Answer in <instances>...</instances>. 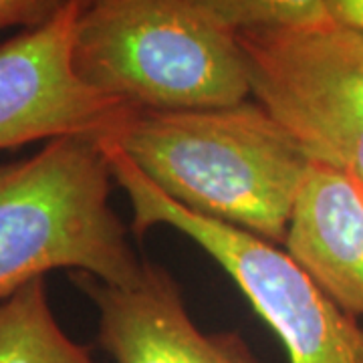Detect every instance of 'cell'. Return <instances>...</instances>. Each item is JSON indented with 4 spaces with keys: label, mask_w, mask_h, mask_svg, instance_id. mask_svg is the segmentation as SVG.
<instances>
[{
    "label": "cell",
    "mask_w": 363,
    "mask_h": 363,
    "mask_svg": "<svg viewBox=\"0 0 363 363\" xmlns=\"http://www.w3.org/2000/svg\"><path fill=\"white\" fill-rule=\"evenodd\" d=\"M101 138L186 210L285 245L309 160L252 97L210 109L131 107Z\"/></svg>",
    "instance_id": "1"
},
{
    "label": "cell",
    "mask_w": 363,
    "mask_h": 363,
    "mask_svg": "<svg viewBox=\"0 0 363 363\" xmlns=\"http://www.w3.org/2000/svg\"><path fill=\"white\" fill-rule=\"evenodd\" d=\"M111 169L95 135H67L0 164V303L55 269L125 286L143 260L109 204Z\"/></svg>",
    "instance_id": "2"
},
{
    "label": "cell",
    "mask_w": 363,
    "mask_h": 363,
    "mask_svg": "<svg viewBox=\"0 0 363 363\" xmlns=\"http://www.w3.org/2000/svg\"><path fill=\"white\" fill-rule=\"evenodd\" d=\"M73 67L91 89L138 109H210L250 99L238 35L186 0H109L83 11Z\"/></svg>",
    "instance_id": "3"
},
{
    "label": "cell",
    "mask_w": 363,
    "mask_h": 363,
    "mask_svg": "<svg viewBox=\"0 0 363 363\" xmlns=\"http://www.w3.org/2000/svg\"><path fill=\"white\" fill-rule=\"evenodd\" d=\"M111 178L133 210L131 230L157 224L178 230L206 252L240 289L283 343L289 363H363V327L293 257L255 234L186 210L157 190L116 143L97 138Z\"/></svg>",
    "instance_id": "4"
},
{
    "label": "cell",
    "mask_w": 363,
    "mask_h": 363,
    "mask_svg": "<svg viewBox=\"0 0 363 363\" xmlns=\"http://www.w3.org/2000/svg\"><path fill=\"white\" fill-rule=\"evenodd\" d=\"M250 97L313 164L363 182V35L325 21L238 33Z\"/></svg>",
    "instance_id": "5"
},
{
    "label": "cell",
    "mask_w": 363,
    "mask_h": 363,
    "mask_svg": "<svg viewBox=\"0 0 363 363\" xmlns=\"http://www.w3.org/2000/svg\"><path fill=\"white\" fill-rule=\"evenodd\" d=\"M81 9L75 0L49 23L0 45V150L67 135L101 138L131 105L85 85L73 67Z\"/></svg>",
    "instance_id": "6"
},
{
    "label": "cell",
    "mask_w": 363,
    "mask_h": 363,
    "mask_svg": "<svg viewBox=\"0 0 363 363\" xmlns=\"http://www.w3.org/2000/svg\"><path fill=\"white\" fill-rule=\"evenodd\" d=\"M73 281L97 309V343L113 363H262L240 333L202 331L160 264L143 260L140 279L125 286L85 272Z\"/></svg>",
    "instance_id": "7"
},
{
    "label": "cell",
    "mask_w": 363,
    "mask_h": 363,
    "mask_svg": "<svg viewBox=\"0 0 363 363\" xmlns=\"http://www.w3.org/2000/svg\"><path fill=\"white\" fill-rule=\"evenodd\" d=\"M285 247L343 311L363 315V182L309 162Z\"/></svg>",
    "instance_id": "8"
},
{
    "label": "cell",
    "mask_w": 363,
    "mask_h": 363,
    "mask_svg": "<svg viewBox=\"0 0 363 363\" xmlns=\"http://www.w3.org/2000/svg\"><path fill=\"white\" fill-rule=\"evenodd\" d=\"M0 363H95L57 321L45 279L0 303Z\"/></svg>",
    "instance_id": "9"
},
{
    "label": "cell",
    "mask_w": 363,
    "mask_h": 363,
    "mask_svg": "<svg viewBox=\"0 0 363 363\" xmlns=\"http://www.w3.org/2000/svg\"><path fill=\"white\" fill-rule=\"evenodd\" d=\"M233 33L297 28L329 21L325 0H186Z\"/></svg>",
    "instance_id": "10"
},
{
    "label": "cell",
    "mask_w": 363,
    "mask_h": 363,
    "mask_svg": "<svg viewBox=\"0 0 363 363\" xmlns=\"http://www.w3.org/2000/svg\"><path fill=\"white\" fill-rule=\"evenodd\" d=\"M67 0H0V30L23 26L25 30L49 23Z\"/></svg>",
    "instance_id": "11"
},
{
    "label": "cell",
    "mask_w": 363,
    "mask_h": 363,
    "mask_svg": "<svg viewBox=\"0 0 363 363\" xmlns=\"http://www.w3.org/2000/svg\"><path fill=\"white\" fill-rule=\"evenodd\" d=\"M329 18L363 35V0H325Z\"/></svg>",
    "instance_id": "12"
},
{
    "label": "cell",
    "mask_w": 363,
    "mask_h": 363,
    "mask_svg": "<svg viewBox=\"0 0 363 363\" xmlns=\"http://www.w3.org/2000/svg\"><path fill=\"white\" fill-rule=\"evenodd\" d=\"M79 4V9H81V13L83 11H89L93 6H99V4H104V2H109V0H75Z\"/></svg>",
    "instance_id": "13"
}]
</instances>
